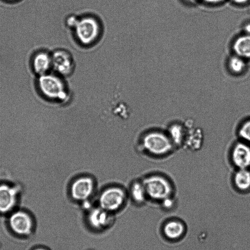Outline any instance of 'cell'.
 <instances>
[{"label": "cell", "mask_w": 250, "mask_h": 250, "mask_svg": "<svg viewBox=\"0 0 250 250\" xmlns=\"http://www.w3.org/2000/svg\"><path fill=\"white\" fill-rule=\"evenodd\" d=\"M142 146L150 155L159 158H166L176 150L165 129L147 133L143 137Z\"/></svg>", "instance_id": "cell-1"}, {"label": "cell", "mask_w": 250, "mask_h": 250, "mask_svg": "<svg viewBox=\"0 0 250 250\" xmlns=\"http://www.w3.org/2000/svg\"><path fill=\"white\" fill-rule=\"evenodd\" d=\"M142 183L148 199L162 203L173 197V182L166 174L159 173L151 175L145 178Z\"/></svg>", "instance_id": "cell-2"}, {"label": "cell", "mask_w": 250, "mask_h": 250, "mask_svg": "<svg viewBox=\"0 0 250 250\" xmlns=\"http://www.w3.org/2000/svg\"><path fill=\"white\" fill-rule=\"evenodd\" d=\"M127 198V194L123 188L111 187L102 191L98 196L97 205L116 214L125 206Z\"/></svg>", "instance_id": "cell-3"}, {"label": "cell", "mask_w": 250, "mask_h": 250, "mask_svg": "<svg viewBox=\"0 0 250 250\" xmlns=\"http://www.w3.org/2000/svg\"><path fill=\"white\" fill-rule=\"evenodd\" d=\"M115 215L96 205L85 212V222L90 230L101 232L114 225L116 221Z\"/></svg>", "instance_id": "cell-4"}, {"label": "cell", "mask_w": 250, "mask_h": 250, "mask_svg": "<svg viewBox=\"0 0 250 250\" xmlns=\"http://www.w3.org/2000/svg\"><path fill=\"white\" fill-rule=\"evenodd\" d=\"M37 84L41 93L49 99L63 100L66 97L65 85L57 76L48 73L39 76Z\"/></svg>", "instance_id": "cell-5"}, {"label": "cell", "mask_w": 250, "mask_h": 250, "mask_svg": "<svg viewBox=\"0 0 250 250\" xmlns=\"http://www.w3.org/2000/svg\"><path fill=\"white\" fill-rule=\"evenodd\" d=\"M74 27L78 40L85 45L93 43L98 38L100 33L98 22L90 17L78 20Z\"/></svg>", "instance_id": "cell-6"}, {"label": "cell", "mask_w": 250, "mask_h": 250, "mask_svg": "<svg viewBox=\"0 0 250 250\" xmlns=\"http://www.w3.org/2000/svg\"><path fill=\"white\" fill-rule=\"evenodd\" d=\"M229 160L234 169L250 168V144L236 140L229 148Z\"/></svg>", "instance_id": "cell-7"}, {"label": "cell", "mask_w": 250, "mask_h": 250, "mask_svg": "<svg viewBox=\"0 0 250 250\" xmlns=\"http://www.w3.org/2000/svg\"><path fill=\"white\" fill-rule=\"evenodd\" d=\"M95 189V183L90 177L83 176L72 183L70 188L71 199L80 204L90 200Z\"/></svg>", "instance_id": "cell-8"}, {"label": "cell", "mask_w": 250, "mask_h": 250, "mask_svg": "<svg viewBox=\"0 0 250 250\" xmlns=\"http://www.w3.org/2000/svg\"><path fill=\"white\" fill-rule=\"evenodd\" d=\"M188 131L183 148L189 151H197L202 147L204 133L201 127L195 125L191 120H187Z\"/></svg>", "instance_id": "cell-9"}, {"label": "cell", "mask_w": 250, "mask_h": 250, "mask_svg": "<svg viewBox=\"0 0 250 250\" xmlns=\"http://www.w3.org/2000/svg\"><path fill=\"white\" fill-rule=\"evenodd\" d=\"M165 129L176 150L183 148L188 131L187 121L172 122Z\"/></svg>", "instance_id": "cell-10"}, {"label": "cell", "mask_w": 250, "mask_h": 250, "mask_svg": "<svg viewBox=\"0 0 250 250\" xmlns=\"http://www.w3.org/2000/svg\"><path fill=\"white\" fill-rule=\"evenodd\" d=\"M52 68L63 75L69 74L73 68V61L70 55L62 50H56L51 55Z\"/></svg>", "instance_id": "cell-11"}, {"label": "cell", "mask_w": 250, "mask_h": 250, "mask_svg": "<svg viewBox=\"0 0 250 250\" xmlns=\"http://www.w3.org/2000/svg\"><path fill=\"white\" fill-rule=\"evenodd\" d=\"M12 229L20 234L29 233L32 228V221L30 217L25 213L18 211L11 216L9 221Z\"/></svg>", "instance_id": "cell-12"}, {"label": "cell", "mask_w": 250, "mask_h": 250, "mask_svg": "<svg viewBox=\"0 0 250 250\" xmlns=\"http://www.w3.org/2000/svg\"><path fill=\"white\" fill-rule=\"evenodd\" d=\"M17 190L7 185H0V211L6 212L14 206L16 201Z\"/></svg>", "instance_id": "cell-13"}, {"label": "cell", "mask_w": 250, "mask_h": 250, "mask_svg": "<svg viewBox=\"0 0 250 250\" xmlns=\"http://www.w3.org/2000/svg\"><path fill=\"white\" fill-rule=\"evenodd\" d=\"M232 187L240 192L250 190V168L234 169L231 174Z\"/></svg>", "instance_id": "cell-14"}, {"label": "cell", "mask_w": 250, "mask_h": 250, "mask_svg": "<svg viewBox=\"0 0 250 250\" xmlns=\"http://www.w3.org/2000/svg\"><path fill=\"white\" fill-rule=\"evenodd\" d=\"M32 67L39 76L48 73L52 67L51 55L44 51L37 52L32 58Z\"/></svg>", "instance_id": "cell-15"}, {"label": "cell", "mask_w": 250, "mask_h": 250, "mask_svg": "<svg viewBox=\"0 0 250 250\" xmlns=\"http://www.w3.org/2000/svg\"><path fill=\"white\" fill-rule=\"evenodd\" d=\"M184 223L177 219L166 222L163 227V232L166 237L170 240H176L182 237L186 231Z\"/></svg>", "instance_id": "cell-16"}, {"label": "cell", "mask_w": 250, "mask_h": 250, "mask_svg": "<svg viewBox=\"0 0 250 250\" xmlns=\"http://www.w3.org/2000/svg\"><path fill=\"white\" fill-rule=\"evenodd\" d=\"M232 48L236 55L244 59L250 58V34H245L237 38Z\"/></svg>", "instance_id": "cell-17"}, {"label": "cell", "mask_w": 250, "mask_h": 250, "mask_svg": "<svg viewBox=\"0 0 250 250\" xmlns=\"http://www.w3.org/2000/svg\"><path fill=\"white\" fill-rule=\"evenodd\" d=\"M130 197L137 206L143 205L148 199L142 182H134L130 188Z\"/></svg>", "instance_id": "cell-18"}, {"label": "cell", "mask_w": 250, "mask_h": 250, "mask_svg": "<svg viewBox=\"0 0 250 250\" xmlns=\"http://www.w3.org/2000/svg\"><path fill=\"white\" fill-rule=\"evenodd\" d=\"M236 132L238 139L250 144V119L239 124Z\"/></svg>", "instance_id": "cell-19"}, {"label": "cell", "mask_w": 250, "mask_h": 250, "mask_svg": "<svg viewBox=\"0 0 250 250\" xmlns=\"http://www.w3.org/2000/svg\"><path fill=\"white\" fill-rule=\"evenodd\" d=\"M228 64L230 70L236 74L242 72L246 66L243 59L237 55L231 57Z\"/></svg>", "instance_id": "cell-20"}, {"label": "cell", "mask_w": 250, "mask_h": 250, "mask_svg": "<svg viewBox=\"0 0 250 250\" xmlns=\"http://www.w3.org/2000/svg\"><path fill=\"white\" fill-rule=\"evenodd\" d=\"M202 1L210 4H216L223 1L224 0H202Z\"/></svg>", "instance_id": "cell-21"}, {"label": "cell", "mask_w": 250, "mask_h": 250, "mask_svg": "<svg viewBox=\"0 0 250 250\" xmlns=\"http://www.w3.org/2000/svg\"><path fill=\"white\" fill-rule=\"evenodd\" d=\"M233 2L238 4H243L248 2L249 0H231Z\"/></svg>", "instance_id": "cell-22"}, {"label": "cell", "mask_w": 250, "mask_h": 250, "mask_svg": "<svg viewBox=\"0 0 250 250\" xmlns=\"http://www.w3.org/2000/svg\"><path fill=\"white\" fill-rule=\"evenodd\" d=\"M245 30L248 34H250V23H249L245 26Z\"/></svg>", "instance_id": "cell-23"}, {"label": "cell", "mask_w": 250, "mask_h": 250, "mask_svg": "<svg viewBox=\"0 0 250 250\" xmlns=\"http://www.w3.org/2000/svg\"><path fill=\"white\" fill-rule=\"evenodd\" d=\"M189 2H190V3H193V2H195L199 0H185Z\"/></svg>", "instance_id": "cell-24"}, {"label": "cell", "mask_w": 250, "mask_h": 250, "mask_svg": "<svg viewBox=\"0 0 250 250\" xmlns=\"http://www.w3.org/2000/svg\"><path fill=\"white\" fill-rule=\"evenodd\" d=\"M5 0L7 1H17L19 0Z\"/></svg>", "instance_id": "cell-25"}, {"label": "cell", "mask_w": 250, "mask_h": 250, "mask_svg": "<svg viewBox=\"0 0 250 250\" xmlns=\"http://www.w3.org/2000/svg\"><path fill=\"white\" fill-rule=\"evenodd\" d=\"M44 250V249H37V250Z\"/></svg>", "instance_id": "cell-26"}]
</instances>
